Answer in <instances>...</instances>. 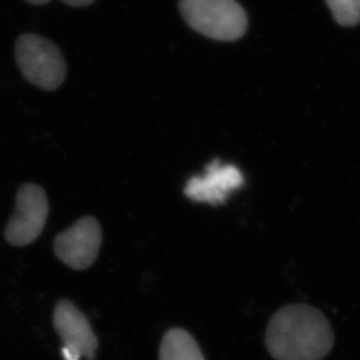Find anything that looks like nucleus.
<instances>
[{"mask_svg": "<svg viewBox=\"0 0 360 360\" xmlns=\"http://www.w3.org/2000/svg\"><path fill=\"white\" fill-rule=\"evenodd\" d=\"M265 342L276 360H322L333 349L335 336L321 310L294 303L273 315Z\"/></svg>", "mask_w": 360, "mask_h": 360, "instance_id": "obj_1", "label": "nucleus"}, {"mask_svg": "<svg viewBox=\"0 0 360 360\" xmlns=\"http://www.w3.org/2000/svg\"><path fill=\"white\" fill-rule=\"evenodd\" d=\"M180 11L191 28L214 40H237L248 28L246 12L236 0H180Z\"/></svg>", "mask_w": 360, "mask_h": 360, "instance_id": "obj_2", "label": "nucleus"}, {"mask_svg": "<svg viewBox=\"0 0 360 360\" xmlns=\"http://www.w3.org/2000/svg\"><path fill=\"white\" fill-rule=\"evenodd\" d=\"M15 60L21 74L31 84L54 91L67 77V65L61 51L39 34H22L15 42Z\"/></svg>", "mask_w": 360, "mask_h": 360, "instance_id": "obj_3", "label": "nucleus"}, {"mask_svg": "<svg viewBox=\"0 0 360 360\" xmlns=\"http://www.w3.org/2000/svg\"><path fill=\"white\" fill-rule=\"evenodd\" d=\"M49 214V204L44 189L26 184L18 191L15 209L7 221L5 239L13 246H26L39 238Z\"/></svg>", "mask_w": 360, "mask_h": 360, "instance_id": "obj_4", "label": "nucleus"}, {"mask_svg": "<svg viewBox=\"0 0 360 360\" xmlns=\"http://www.w3.org/2000/svg\"><path fill=\"white\" fill-rule=\"evenodd\" d=\"M102 240L98 221L85 216L55 238V255L70 269L84 271L96 262Z\"/></svg>", "mask_w": 360, "mask_h": 360, "instance_id": "obj_5", "label": "nucleus"}, {"mask_svg": "<svg viewBox=\"0 0 360 360\" xmlns=\"http://www.w3.org/2000/svg\"><path fill=\"white\" fill-rule=\"evenodd\" d=\"M54 326L61 338L65 360H92L98 349V340L91 324L70 301L62 300L54 310Z\"/></svg>", "mask_w": 360, "mask_h": 360, "instance_id": "obj_6", "label": "nucleus"}, {"mask_svg": "<svg viewBox=\"0 0 360 360\" xmlns=\"http://www.w3.org/2000/svg\"><path fill=\"white\" fill-rule=\"evenodd\" d=\"M244 182L240 170L231 165H223L216 160L211 162L203 176L191 177L184 193L196 202L221 204L232 191L241 187Z\"/></svg>", "mask_w": 360, "mask_h": 360, "instance_id": "obj_7", "label": "nucleus"}, {"mask_svg": "<svg viewBox=\"0 0 360 360\" xmlns=\"http://www.w3.org/2000/svg\"><path fill=\"white\" fill-rule=\"evenodd\" d=\"M160 360H205L200 345L187 330L175 328L163 336Z\"/></svg>", "mask_w": 360, "mask_h": 360, "instance_id": "obj_8", "label": "nucleus"}, {"mask_svg": "<svg viewBox=\"0 0 360 360\" xmlns=\"http://www.w3.org/2000/svg\"><path fill=\"white\" fill-rule=\"evenodd\" d=\"M333 18L343 26H354L360 22V0H326Z\"/></svg>", "mask_w": 360, "mask_h": 360, "instance_id": "obj_9", "label": "nucleus"}, {"mask_svg": "<svg viewBox=\"0 0 360 360\" xmlns=\"http://www.w3.org/2000/svg\"><path fill=\"white\" fill-rule=\"evenodd\" d=\"M63 3L72 7H84L95 3L96 0H62Z\"/></svg>", "mask_w": 360, "mask_h": 360, "instance_id": "obj_10", "label": "nucleus"}, {"mask_svg": "<svg viewBox=\"0 0 360 360\" xmlns=\"http://www.w3.org/2000/svg\"><path fill=\"white\" fill-rule=\"evenodd\" d=\"M27 3L34 4V5H44L51 1V0H26Z\"/></svg>", "mask_w": 360, "mask_h": 360, "instance_id": "obj_11", "label": "nucleus"}]
</instances>
